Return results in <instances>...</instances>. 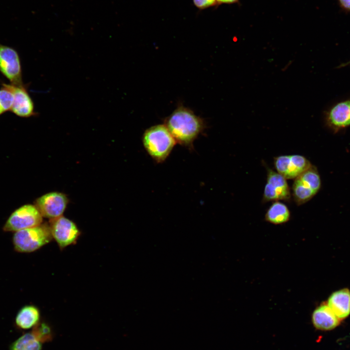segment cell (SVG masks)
Masks as SVG:
<instances>
[{
  "mask_svg": "<svg viewBox=\"0 0 350 350\" xmlns=\"http://www.w3.org/2000/svg\"><path fill=\"white\" fill-rule=\"evenodd\" d=\"M164 125L176 143L190 149H193V141L205 127L202 119L183 106L175 109Z\"/></svg>",
  "mask_w": 350,
  "mask_h": 350,
  "instance_id": "1",
  "label": "cell"
},
{
  "mask_svg": "<svg viewBox=\"0 0 350 350\" xmlns=\"http://www.w3.org/2000/svg\"><path fill=\"white\" fill-rule=\"evenodd\" d=\"M142 140L148 155L157 163L164 161L176 143L164 124L154 125L146 129Z\"/></svg>",
  "mask_w": 350,
  "mask_h": 350,
  "instance_id": "2",
  "label": "cell"
},
{
  "mask_svg": "<svg viewBox=\"0 0 350 350\" xmlns=\"http://www.w3.org/2000/svg\"><path fill=\"white\" fill-rule=\"evenodd\" d=\"M52 239L49 225L45 223L15 232L13 244L17 252L30 253L47 244Z\"/></svg>",
  "mask_w": 350,
  "mask_h": 350,
  "instance_id": "3",
  "label": "cell"
},
{
  "mask_svg": "<svg viewBox=\"0 0 350 350\" xmlns=\"http://www.w3.org/2000/svg\"><path fill=\"white\" fill-rule=\"evenodd\" d=\"M294 179L292 194L298 205L309 201L321 188L320 176L317 168L313 165Z\"/></svg>",
  "mask_w": 350,
  "mask_h": 350,
  "instance_id": "4",
  "label": "cell"
},
{
  "mask_svg": "<svg viewBox=\"0 0 350 350\" xmlns=\"http://www.w3.org/2000/svg\"><path fill=\"white\" fill-rule=\"evenodd\" d=\"M42 216L35 206L26 204L16 210L10 215L3 230L16 232L42 224Z\"/></svg>",
  "mask_w": 350,
  "mask_h": 350,
  "instance_id": "5",
  "label": "cell"
},
{
  "mask_svg": "<svg viewBox=\"0 0 350 350\" xmlns=\"http://www.w3.org/2000/svg\"><path fill=\"white\" fill-rule=\"evenodd\" d=\"M49 227L52 238L61 250L75 244L80 235L76 224L63 216L50 220Z\"/></svg>",
  "mask_w": 350,
  "mask_h": 350,
  "instance_id": "6",
  "label": "cell"
},
{
  "mask_svg": "<svg viewBox=\"0 0 350 350\" xmlns=\"http://www.w3.org/2000/svg\"><path fill=\"white\" fill-rule=\"evenodd\" d=\"M0 71L11 84H23L21 66L18 52L13 48L0 44Z\"/></svg>",
  "mask_w": 350,
  "mask_h": 350,
  "instance_id": "7",
  "label": "cell"
},
{
  "mask_svg": "<svg viewBox=\"0 0 350 350\" xmlns=\"http://www.w3.org/2000/svg\"><path fill=\"white\" fill-rule=\"evenodd\" d=\"M274 164L277 172L286 179H295L312 165L305 157L297 154L276 157Z\"/></svg>",
  "mask_w": 350,
  "mask_h": 350,
  "instance_id": "8",
  "label": "cell"
},
{
  "mask_svg": "<svg viewBox=\"0 0 350 350\" xmlns=\"http://www.w3.org/2000/svg\"><path fill=\"white\" fill-rule=\"evenodd\" d=\"M291 194L287 179L277 172L268 169L263 193V201H288L291 199Z\"/></svg>",
  "mask_w": 350,
  "mask_h": 350,
  "instance_id": "9",
  "label": "cell"
},
{
  "mask_svg": "<svg viewBox=\"0 0 350 350\" xmlns=\"http://www.w3.org/2000/svg\"><path fill=\"white\" fill-rule=\"evenodd\" d=\"M68 203V199L64 194L50 192L37 198L35 206L42 217L51 220L62 216Z\"/></svg>",
  "mask_w": 350,
  "mask_h": 350,
  "instance_id": "10",
  "label": "cell"
},
{
  "mask_svg": "<svg viewBox=\"0 0 350 350\" xmlns=\"http://www.w3.org/2000/svg\"><path fill=\"white\" fill-rule=\"evenodd\" d=\"M2 87L8 89L13 95L14 100L10 111L22 118L35 115L34 102L23 84L16 85L3 83Z\"/></svg>",
  "mask_w": 350,
  "mask_h": 350,
  "instance_id": "11",
  "label": "cell"
},
{
  "mask_svg": "<svg viewBox=\"0 0 350 350\" xmlns=\"http://www.w3.org/2000/svg\"><path fill=\"white\" fill-rule=\"evenodd\" d=\"M326 122L334 133L350 126V99L332 107L326 114Z\"/></svg>",
  "mask_w": 350,
  "mask_h": 350,
  "instance_id": "12",
  "label": "cell"
},
{
  "mask_svg": "<svg viewBox=\"0 0 350 350\" xmlns=\"http://www.w3.org/2000/svg\"><path fill=\"white\" fill-rule=\"evenodd\" d=\"M312 322L314 327L321 331L332 330L340 323V320L326 303H321L313 311Z\"/></svg>",
  "mask_w": 350,
  "mask_h": 350,
  "instance_id": "13",
  "label": "cell"
},
{
  "mask_svg": "<svg viewBox=\"0 0 350 350\" xmlns=\"http://www.w3.org/2000/svg\"><path fill=\"white\" fill-rule=\"evenodd\" d=\"M341 320L350 315V290L344 288L332 293L326 302Z\"/></svg>",
  "mask_w": 350,
  "mask_h": 350,
  "instance_id": "14",
  "label": "cell"
},
{
  "mask_svg": "<svg viewBox=\"0 0 350 350\" xmlns=\"http://www.w3.org/2000/svg\"><path fill=\"white\" fill-rule=\"evenodd\" d=\"M39 309L33 305L24 306L18 311L15 317L16 327L20 330H27L35 327L40 321Z\"/></svg>",
  "mask_w": 350,
  "mask_h": 350,
  "instance_id": "15",
  "label": "cell"
},
{
  "mask_svg": "<svg viewBox=\"0 0 350 350\" xmlns=\"http://www.w3.org/2000/svg\"><path fill=\"white\" fill-rule=\"evenodd\" d=\"M290 218V212L287 206L279 201H275L269 207L265 215L266 221L274 225L282 224Z\"/></svg>",
  "mask_w": 350,
  "mask_h": 350,
  "instance_id": "16",
  "label": "cell"
},
{
  "mask_svg": "<svg viewBox=\"0 0 350 350\" xmlns=\"http://www.w3.org/2000/svg\"><path fill=\"white\" fill-rule=\"evenodd\" d=\"M42 343L30 332H27L14 341L9 350H41Z\"/></svg>",
  "mask_w": 350,
  "mask_h": 350,
  "instance_id": "17",
  "label": "cell"
},
{
  "mask_svg": "<svg viewBox=\"0 0 350 350\" xmlns=\"http://www.w3.org/2000/svg\"><path fill=\"white\" fill-rule=\"evenodd\" d=\"M31 332L41 343L50 342L53 338V332L52 328L45 322L39 321L32 328Z\"/></svg>",
  "mask_w": 350,
  "mask_h": 350,
  "instance_id": "18",
  "label": "cell"
},
{
  "mask_svg": "<svg viewBox=\"0 0 350 350\" xmlns=\"http://www.w3.org/2000/svg\"><path fill=\"white\" fill-rule=\"evenodd\" d=\"M13 100L14 97L12 92L2 87L0 89V115L11 110Z\"/></svg>",
  "mask_w": 350,
  "mask_h": 350,
  "instance_id": "19",
  "label": "cell"
},
{
  "mask_svg": "<svg viewBox=\"0 0 350 350\" xmlns=\"http://www.w3.org/2000/svg\"><path fill=\"white\" fill-rule=\"evenodd\" d=\"M194 5L197 8L203 10L217 4L216 0H192Z\"/></svg>",
  "mask_w": 350,
  "mask_h": 350,
  "instance_id": "20",
  "label": "cell"
},
{
  "mask_svg": "<svg viewBox=\"0 0 350 350\" xmlns=\"http://www.w3.org/2000/svg\"><path fill=\"white\" fill-rule=\"evenodd\" d=\"M341 6L347 10H350V0H338Z\"/></svg>",
  "mask_w": 350,
  "mask_h": 350,
  "instance_id": "21",
  "label": "cell"
},
{
  "mask_svg": "<svg viewBox=\"0 0 350 350\" xmlns=\"http://www.w3.org/2000/svg\"><path fill=\"white\" fill-rule=\"evenodd\" d=\"M217 4H233L236 3L238 0H216Z\"/></svg>",
  "mask_w": 350,
  "mask_h": 350,
  "instance_id": "22",
  "label": "cell"
}]
</instances>
